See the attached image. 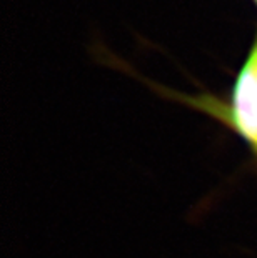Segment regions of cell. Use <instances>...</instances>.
<instances>
[{
    "label": "cell",
    "mask_w": 257,
    "mask_h": 258,
    "mask_svg": "<svg viewBox=\"0 0 257 258\" xmlns=\"http://www.w3.org/2000/svg\"><path fill=\"white\" fill-rule=\"evenodd\" d=\"M254 2H255V5H257V0H254Z\"/></svg>",
    "instance_id": "obj_2"
},
{
    "label": "cell",
    "mask_w": 257,
    "mask_h": 258,
    "mask_svg": "<svg viewBox=\"0 0 257 258\" xmlns=\"http://www.w3.org/2000/svg\"><path fill=\"white\" fill-rule=\"evenodd\" d=\"M226 123L257 153V42L234 84L231 103L224 108Z\"/></svg>",
    "instance_id": "obj_1"
}]
</instances>
